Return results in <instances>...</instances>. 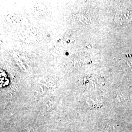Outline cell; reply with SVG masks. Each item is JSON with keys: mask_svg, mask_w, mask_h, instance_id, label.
<instances>
[{"mask_svg": "<svg viewBox=\"0 0 132 132\" xmlns=\"http://www.w3.org/2000/svg\"><path fill=\"white\" fill-rule=\"evenodd\" d=\"M116 22L120 26L129 24L132 20V13L129 11L119 12L116 17Z\"/></svg>", "mask_w": 132, "mask_h": 132, "instance_id": "6da1fadb", "label": "cell"}, {"mask_svg": "<svg viewBox=\"0 0 132 132\" xmlns=\"http://www.w3.org/2000/svg\"><path fill=\"white\" fill-rule=\"evenodd\" d=\"M123 68L127 71H132V55H126L121 60Z\"/></svg>", "mask_w": 132, "mask_h": 132, "instance_id": "7a4b0ae2", "label": "cell"}]
</instances>
